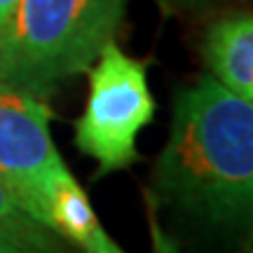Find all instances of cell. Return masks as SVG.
<instances>
[{"mask_svg":"<svg viewBox=\"0 0 253 253\" xmlns=\"http://www.w3.org/2000/svg\"><path fill=\"white\" fill-rule=\"evenodd\" d=\"M155 190L209 223H246L253 204V101L211 75L176 94Z\"/></svg>","mask_w":253,"mask_h":253,"instance_id":"6da1fadb","label":"cell"},{"mask_svg":"<svg viewBox=\"0 0 253 253\" xmlns=\"http://www.w3.org/2000/svg\"><path fill=\"white\" fill-rule=\"evenodd\" d=\"M126 0H19L0 31V80L40 99L115 40Z\"/></svg>","mask_w":253,"mask_h":253,"instance_id":"7a4b0ae2","label":"cell"},{"mask_svg":"<svg viewBox=\"0 0 253 253\" xmlns=\"http://www.w3.org/2000/svg\"><path fill=\"white\" fill-rule=\"evenodd\" d=\"M87 101L75 120L78 150L99 162V173L129 169L138 162L136 138L155 118V99L145 61L122 52L108 40L87 68Z\"/></svg>","mask_w":253,"mask_h":253,"instance_id":"3957f363","label":"cell"},{"mask_svg":"<svg viewBox=\"0 0 253 253\" xmlns=\"http://www.w3.org/2000/svg\"><path fill=\"white\" fill-rule=\"evenodd\" d=\"M49 122L45 99L0 80V176L42 225L49 192L71 171L52 141Z\"/></svg>","mask_w":253,"mask_h":253,"instance_id":"277c9868","label":"cell"},{"mask_svg":"<svg viewBox=\"0 0 253 253\" xmlns=\"http://www.w3.org/2000/svg\"><path fill=\"white\" fill-rule=\"evenodd\" d=\"M202 56L209 75L225 89L253 101V17L232 12L207 28Z\"/></svg>","mask_w":253,"mask_h":253,"instance_id":"5b68a950","label":"cell"},{"mask_svg":"<svg viewBox=\"0 0 253 253\" xmlns=\"http://www.w3.org/2000/svg\"><path fill=\"white\" fill-rule=\"evenodd\" d=\"M45 225L80 253H125L103 230L87 192L71 171L63 173L49 192Z\"/></svg>","mask_w":253,"mask_h":253,"instance_id":"8992f818","label":"cell"},{"mask_svg":"<svg viewBox=\"0 0 253 253\" xmlns=\"http://www.w3.org/2000/svg\"><path fill=\"white\" fill-rule=\"evenodd\" d=\"M0 253H80L28 213L0 176Z\"/></svg>","mask_w":253,"mask_h":253,"instance_id":"52a82bcc","label":"cell"},{"mask_svg":"<svg viewBox=\"0 0 253 253\" xmlns=\"http://www.w3.org/2000/svg\"><path fill=\"white\" fill-rule=\"evenodd\" d=\"M153 242H155V251L153 253H178L176 251V246L171 244V239L157 227V223H153Z\"/></svg>","mask_w":253,"mask_h":253,"instance_id":"ba28073f","label":"cell"},{"mask_svg":"<svg viewBox=\"0 0 253 253\" xmlns=\"http://www.w3.org/2000/svg\"><path fill=\"white\" fill-rule=\"evenodd\" d=\"M19 0H0V31L5 28V24L9 21V17H12V12H14V7H17Z\"/></svg>","mask_w":253,"mask_h":253,"instance_id":"9c48e42d","label":"cell"},{"mask_svg":"<svg viewBox=\"0 0 253 253\" xmlns=\"http://www.w3.org/2000/svg\"><path fill=\"white\" fill-rule=\"evenodd\" d=\"M162 5H181V2H192V0H160Z\"/></svg>","mask_w":253,"mask_h":253,"instance_id":"30bf717a","label":"cell"}]
</instances>
